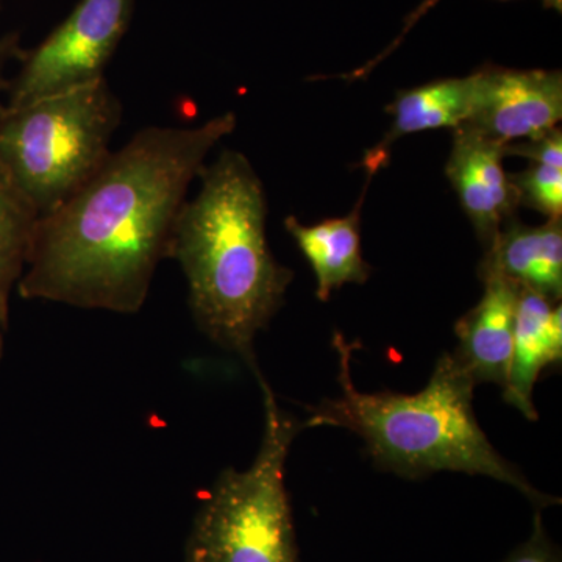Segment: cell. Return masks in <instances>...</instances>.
Masks as SVG:
<instances>
[{
    "instance_id": "obj_8",
    "label": "cell",
    "mask_w": 562,
    "mask_h": 562,
    "mask_svg": "<svg viewBox=\"0 0 562 562\" xmlns=\"http://www.w3.org/2000/svg\"><path fill=\"white\" fill-rule=\"evenodd\" d=\"M505 146L471 124L454 128L447 179L484 247H490L519 206L512 179L503 168Z\"/></svg>"
},
{
    "instance_id": "obj_9",
    "label": "cell",
    "mask_w": 562,
    "mask_h": 562,
    "mask_svg": "<svg viewBox=\"0 0 562 562\" xmlns=\"http://www.w3.org/2000/svg\"><path fill=\"white\" fill-rule=\"evenodd\" d=\"M484 291L475 306L454 325L453 357L475 384L505 386L513 355L519 286L497 273H480Z\"/></svg>"
},
{
    "instance_id": "obj_6",
    "label": "cell",
    "mask_w": 562,
    "mask_h": 562,
    "mask_svg": "<svg viewBox=\"0 0 562 562\" xmlns=\"http://www.w3.org/2000/svg\"><path fill=\"white\" fill-rule=\"evenodd\" d=\"M132 13L133 0H80L40 46L25 52L3 106L20 109L105 79L103 72L131 25Z\"/></svg>"
},
{
    "instance_id": "obj_7",
    "label": "cell",
    "mask_w": 562,
    "mask_h": 562,
    "mask_svg": "<svg viewBox=\"0 0 562 562\" xmlns=\"http://www.w3.org/2000/svg\"><path fill=\"white\" fill-rule=\"evenodd\" d=\"M471 124L503 146L541 138L562 117L560 70L484 66L473 72Z\"/></svg>"
},
{
    "instance_id": "obj_17",
    "label": "cell",
    "mask_w": 562,
    "mask_h": 562,
    "mask_svg": "<svg viewBox=\"0 0 562 562\" xmlns=\"http://www.w3.org/2000/svg\"><path fill=\"white\" fill-rule=\"evenodd\" d=\"M438 2H441V0H424V2H422L420 5L417 7V9L414 10L408 18H406L405 25H403V31L401 32V35H398L397 38L394 40V43H392L391 46L387 47V49H384L382 54L376 55V57L372 58L371 61H368L366 63V65H362L361 68L353 70V72L346 74V76H341V79L358 80L368 77L369 74L372 72L373 68H376V66H379L380 63L384 60V58L390 57L392 52H394L395 49H397L398 46H401L403 38H405L406 36V33L412 31L414 25H416L417 22L420 21V18L424 16L425 13H428V11H430L432 7H435L436 3ZM541 2L542 5L546 7V9L557 10L558 13H561L562 0H541Z\"/></svg>"
},
{
    "instance_id": "obj_13",
    "label": "cell",
    "mask_w": 562,
    "mask_h": 562,
    "mask_svg": "<svg viewBox=\"0 0 562 562\" xmlns=\"http://www.w3.org/2000/svg\"><path fill=\"white\" fill-rule=\"evenodd\" d=\"M475 77L442 79L397 92L387 106L392 125L382 143L366 151L361 165L366 173L375 176L391 158V146L414 133L458 128L471 120Z\"/></svg>"
},
{
    "instance_id": "obj_2",
    "label": "cell",
    "mask_w": 562,
    "mask_h": 562,
    "mask_svg": "<svg viewBox=\"0 0 562 562\" xmlns=\"http://www.w3.org/2000/svg\"><path fill=\"white\" fill-rule=\"evenodd\" d=\"M199 180L173 225L168 260L183 272L199 330L257 373L255 339L283 306L294 272L269 247L268 199L246 155L222 150Z\"/></svg>"
},
{
    "instance_id": "obj_10",
    "label": "cell",
    "mask_w": 562,
    "mask_h": 562,
    "mask_svg": "<svg viewBox=\"0 0 562 562\" xmlns=\"http://www.w3.org/2000/svg\"><path fill=\"white\" fill-rule=\"evenodd\" d=\"M562 360L561 303L519 288L508 380L503 386L506 403L527 419H538L532 391L541 373Z\"/></svg>"
},
{
    "instance_id": "obj_16",
    "label": "cell",
    "mask_w": 562,
    "mask_h": 562,
    "mask_svg": "<svg viewBox=\"0 0 562 562\" xmlns=\"http://www.w3.org/2000/svg\"><path fill=\"white\" fill-rule=\"evenodd\" d=\"M541 513L536 512L530 538L513 550L505 562H562L560 550L547 535Z\"/></svg>"
},
{
    "instance_id": "obj_1",
    "label": "cell",
    "mask_w": 562,
    "mask_h": 562,
    "mask_svg": "<svg viewBox=\"0 0 562 562\" xmlns=\"http://www.w3.org/2000/svg\"><path fill=\"white\" fill-rule=\"evenodd\" d=\"M236 124L227 111L192 127L136 132L65 205L41 217L18 294L74 308L140 312L192 181Z\"/></svg>"
},
{
    "instance_id": "obj_15",
    "label": "cell",
    "mask_w": 562,
    "mask_h": 562,
    "mask_svg": "<svg viewBox=\"0 0 562 562\" xmlns=\"http://www.w3.org/2000/svg\"><path fill=\"white\" fill-rule=\"evenodd\" d=\"M519 203L542 213L547 220L562 216L561 162L531 161L522 172L509 176Z\"/></svg>"
},
{
    "instance_id": "obj_5",
    "label": "cell",
    "mask_w": 562,
    "mask_h": 562,
    "mask_svg": "<svg viewBox=\"0 0 562 562\" xmlns=\"http://www.w3.org/2000/svg\"><path fill=\"white\" fill-rule=\"evenodd\" d=\"M260 450L246 471L225 469L203 498L184 546V562H299L286 491V461L302 425L283 412L261 372Z\"/></svg>"
},
{
    "instance_id": "obj_3",
    "label": "cell",
    "mask_w": 562,
    "mask_h": 562,
    "mask_svg": "<svg viewBox=\"0 0 562 562\" xmlns=\"http://www.w3.org/2000/svg\"><path fill=\"white\" fill-rule=\"evenodd\" d=\"M339 355V395L310 406L306 427L346 428L360 436L373 464L405 479L449 471L490 476L509 484L536 512L558 505L506 461L484 435L475 412V382L453 353L436 361L427 386L416 394L361 392L351 380L355 344L335 336ZM303 425V427H305Z\"/></svg>"
},
{
    "instance_id": "obj_4",
    "label": "cell",
    "mask_w": 562,
    "mask_h": 562,
    "mask_svg": "<svg viewBox=\"0 0 562 562\" xmlns=\"http://www.w3.org/2000/svg\"><path fill=\"white\" fill-rule=\"evenodd\" d=\"M122 114L106 79L0 110V168L40 220L102 168Z\"/></svg>"
},
{
    "instance_id": "obj_11",
    "label": "cell",
    "mask_w": 562,
    "mask_h": 562,
    "mask_svg": "<svg viewBox=\"0 0 562 562\" xmlns=\"http://www.w3.org/2000/svg\"><path fill=\"white\" fill-rule=\"evenodd\" d=\"M480 273H497L552 302L562 295V220L539 227L508 221L487 247Z\"/></svg>"
},
{
    "instance_id": "obj_18",
    "label": "cell",
    "mask_w": 562,
    "mask_h": 562,
    "mask_svg": "<svg viewBox=\"0 0 562 562\" xmlns=\"http://www.w3.org/2000/svg\"><path fill=\"white\" fill-rule=\"evenodd\" d=\"M25 50L21 47V38L18 33H10V35L0 38V92L9 91L10 81L5 80L3 72L10 61H21L24 58ZM3 109V103L0 102V110Z\"/></svg>"
},
{
    "instance_id": "obj_12",
    "label": "cell",
    "mask_w": 562,
    "mask_h": 562,
    "mask_svg": "<svg viewBox=\"0 0 562 562\" xmlns=\"http://www.w3.org/2000/svg\"><path fill=\"white\" fill-rule=\"evenodd\" d=\"M372 177L368 173L360 201L347 216L331 217L313 225H303L295 216H288L284 221L288 233L312 266L316 277V297L321 302H327L333 292L341 290L344 284H362L371 277V266L361 254L360 227L361 206Z\"/></svg>"
},
{
    "instance_id": "obj_19",
    "label": "cell",
    "mask_w": 562,
    "mask_h": 562,
    "mask_svg": "<svg viewBox=\"0 0 562 562\" xmlns=\"http://www.w3.org/2000/svg\"><path fill=\"white\" fill-rule=\"evenodd\" d=\"M9 319L10 317L0 312V364H2L3 353H5V333L9 328Z\"/></svg>"
},
{
    "instance_id": "obj_14",
    "label": "cell",
    "mask_w": 562,
    "mask_h": 562,
    "mask_svg": "<svg viewBox=\"0 0 562 562\" xmlns=\"http://www.w3.org/2000/svg\"><path fill=\"white\" fill-rule=\"evenodd\" d=\"M40 217L0 168V312L10 317L11 292L20 283Z\"/></svg>"
}]
</instances>
